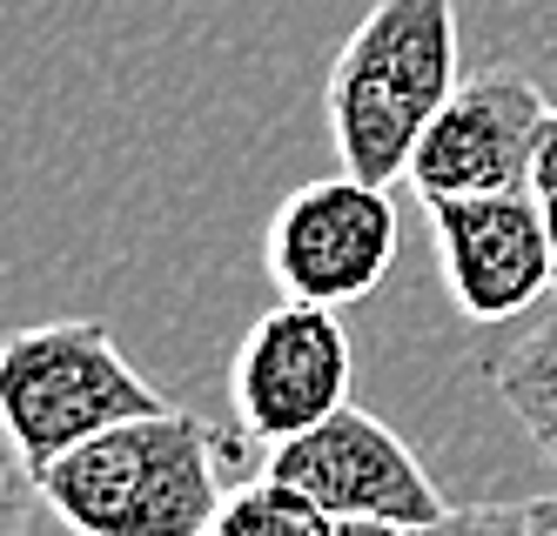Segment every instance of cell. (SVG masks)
<instances>
[{"label": "cell", "instance_id": "1", "mask_svg": "<svg viewBox=\"0 0 557 536\" xmlns=\"http://www.w3.org/2000/svg\"><path fill=\"white\" fill-rule=\"evenodd\" d=\"M457 80V0H376L323 88L336 161L376 188L410 182V154Z\"/></svg>", "mask_w": 557, "mask_h": 536}, {"label": "cell", "instance_id": "2", "mask_svg": "<svg viewBox=\"0 0 557 536\" xmlns=\"http://www.w3.org/2000/svg\"><path fill=\"white\" fill-rule=\"evenodd\" d=\"M222 497V442L188 409L114 423L41 470V503L74 536H202Z\"/></svg>", "mask_w": 557, "mask_h": 536}, {"label": "cell", "instance_id": "3", "mask_svg": "<svg viewBox=\"0 0 557 536\" xmlns=\"http://www.w3.org/2000/svg\"><path fill=\"white\" fill-rule=\"evenodd\" d=\"M169 409L141 369L108 336V322L61 315L27 322L0 342V429L41 476L54 457L82 449L88 436Z\"/></svg>", "mask_w": 557, "mask_h": 536}, {"label": "cell", "instance_id": "4", "mask_svg": "<svg viewBox=\"0 0 557 536\" xmlns=\"http://www.w3.org/2000/svg\"><path fill=\"white\" fill-rule=\"evenodd\" d=\"M396 235H404V222H396L389 188L343 169L330 182H302L275 201L262 262L289 302L349 309L383 288L396 262Z\"/></svg>", "mask_w": 557, "mask_h": 536}, {"label": "cell", "instance_id": "5", "mask_svg": "<svg viewBox=\"0 0 557 536\" xmlns=\"http://www.w3.org/2000/svg\"><path fill=\"white\" fill-rule=\"evenodd\" d=\"M349 383H356V349H349V328L336 322V309L283 296L235 342L228 409L249 442L275 449V442L315 429L323 416H336L349 402Z\"/></svg>", "mask_w": 557, "mask_h": 536}, {"label": "cell", "instance_id": "6", "mask_svg": "<svg viewBox=\"0 0 557 536\" xmlns=\"http://www.w3.org/2000/svg\"><path fill=\"white\" fill-rule=\"evenodd\" d=\"M423 209L436 235V275H444V296L463 322H517L544 302V288H557L550 228L531 188L444 195Z\"/></svg>", "mask_w": 557, "mask_h": 536}, {"label": "cell", "instance_id": "7", "mask_svg": "<svg viewBox=\"0 0 557 536\" xmlns=\"http://www.w3.org/2000/svg\"><path fill=\"white\" fill-rule=\"evenodd\" d=\"M269 476L296 483L309 503H323L330 516H376V523H430L444 516V489L430 483L423 457L396 436L383 416H370L363 402H343L336 416L315 429L289 436L269 449Z\"/></svg>", "mask_w": 557, "mask_h": 536}, {"label": "cell", "instance_id": "8", "mask_svg": "<svg viewBox=\"0 0 557 536\" xmlns=\"http://www.w3.org/2000/svg\"><path fill=\"white\" fill-rule=\"evenodd\" d=\"M550 101L537 95L531 74L517 67H476L457 80V95L436 108L410 154V188L423 201L444 195H497L531 188V154Z\"/></svg>", "mask_w": 557, "mask_h": 536}, {"label": "cell", "instance_id": "9", "mask_svg": "<svg viewBox=\"0 0 557 536\" xmlns=\"http://www.w3.org/2000/svg\"><path fill=\"white\" fill-rule=\"evenodd\" d=\"M476 369L491 376L517 429L557 463V302L517 322H491V336L476 342Z\"/></svg>", "mask_w": 557, "mask_h": 536}, {"label": "cell", "instance_id": "10", "mask_svg": "<svg viewBox=\"0 0 557 536\" xmlns=\"http://www.w3.org/2000/svg\"><path fill=\"white\" fill-rule=\"evenodd\" d=\"M202 536H336V516L323 503H309L296 483L262 470L256 483H235L228 489L215 523Z\"/></svg>", "mask_w": 557, "mask_h": 536}, {"label": "cell", "instance_id": "11", "mask_svg": "<svg viewBox=\"0 0 557 536\" xmlns=\"http://www.w3.org/2000/svg\"><path fill=\"white\" fill-rule=\"evenodd\" d=\"M34 503H41V476H34V463L14 449V436L0 429V536H27Z\"/></svg>", "mask_w": 557, "mask_h": 536}, {"label": "cell", "instance_id": "12", "mask_svg": "<svg viewBox=\"0 0 557 536\" xmlns=\"http://www.w3.org/2000/svg\"><path fill=\"white\" fill-rule=\"evenodd\" d=\"M410 536H531V510L524 503H463L417 523Z\"/></svg>", "mask_w": 557, "mask_h": 536}, {"label": "cell", "instance_id": "13", "mask_svg": "<svg viewBox=\"0 0 557 536\" xmlns=\"http://www.w3.org/2000/svg\"><path fill=\"white\" fill-rule=\"evenodd\" d=\"M531 195L544 209V228H550V262H557V108L544 114L537 128V154H531Z\"/></svg>", "mask_w": 557, "mask_h": 536}, {"label": "cell", "instance_id": "14", "mask_svg": "<svg viewBox=\"0 0 557 536\" xmlns=\"http://www.w3.org/2000/svg\"><path fill=\"white\" fill-rule=\"evenodd\" d=\"M336 536H410L404 523H376V516H336Z\"/></svg>", "mask_w": 557, "mask_h": 536}, {"label": "cell", "instance_id": "15", "mask_svg": "<svg viewBox=\"0 0 557 536\" xmlns=\"http://www.w3.org/2000/svg\"><path fill=\"white\" fill-rule=\"evenodd\" d=\"M524 510H531V536H557V489L537 497V503H524Z\"/></svg>", "mask_w": 557, "mask_h": 536}]
</instances>
